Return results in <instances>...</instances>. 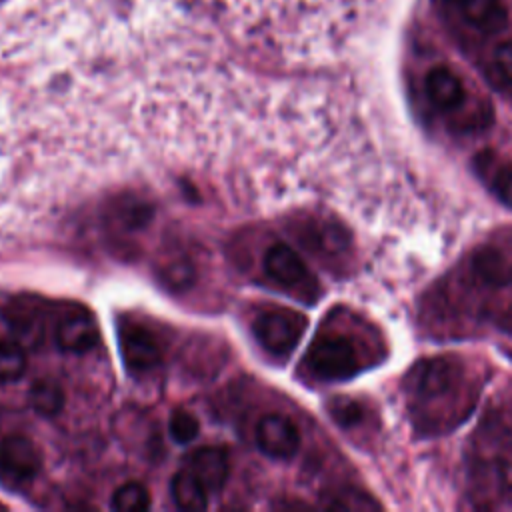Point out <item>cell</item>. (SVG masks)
I'll use <instances>...</instances> for the list:
<instances>
[{
    "instance_id": "obj_16",
    "label": "cell",
    "mask_w": 512,
    "mask_h": 512,
    "mask_svg": "<svg viewBox=\"0 0 512 512\" xmlns=\"http://www.w3.org/2000/svg\"><path fill=\"white\" fill-rule=\"evenodd\" d=\"M110 506L120 512H142L150 508V494L142 484L128 482L114 492Z\"/></svg>"
},
{
    "instance_id": "obj_21",
    "label": "cell",
    "mask_w": 512,
    "mask_h": 512,
    "mask_svg": "<svg viewBox=\"0 0 512 512\" xmlns=\"http://www.w3.org/2000/svg\"><path fill=\"white\" fill-rule=\"evenodd\" d=\"M494 64L498 68V72L512 82V40L510 42H502L496 46L494 50Z\"/></svg>"
},
{
    "instance_id": "obj_8",
    "label": "cell",
    "mask_w": 512,
    "mask_h": 512,
    "mask_svg": "<svg viewBox=\"0 0 512 512\" xmlns=\"http://www.w3.org/2000/svg\"><path fill=\"white\" fill-rule=\"evenodd\" d=\"M456 382V370L448 360L434 358L420 362L412 370V392L418 398H436L450 392Z\"/></svg>"
},
{
    "instance_id": "obj_2",
    "label": "cell",
    "mask_w": 512,
    "mask_h": 512,
    "mask_svg": "<svg viewBox=\"0 0 512 512\" xmlns=\"http://www.w3.org/2000/svg\"><path fill=\"white\" fill-rule=\"evenodd\" d=\"M306 330V318L294 310H268L260 314L252 332L260 346L276 356H288Z\"/></svg>"
},
{
    "instance_id": "obj_10",
    "label": "cell",
    "mask_w": 512,
    "mask_h": 512,
    "mask_svg": "<svg viewBox=\"0 0 512 512\" xmlns=\"http://www.w3.org/2000/svg\"><path fill=\"white\" fill-rule=\"evenodd\" d=\"M428 100L440 110L458 108L464 100V86L460 78L446 66H436L426 74L424 80Z\"/></svg>"
},
{
    "instance_id": "obj_18",
    "label": "cell",
    "mask_w": 512,
    "mask_h": 512,
    "mask_svg": "<svg viewBox=\"0 0 512 512\" xmlns=\"http://www.w3.org/2000/svg\"><path fill=\"white\" fill-rule=\"evenodd\" d=\"M332 416L336 422H340L342 426H354L362 420V406L354 400L348 398H338L332 404Z\"/></svg>"
},
{
    "instance_id": "obj_19",
    "label": "cell",
    "mask_w": 512,
    "mask_h": 512,
    "mask_svg": "<svg viewBox=\"0 0 512 512\" xmlns=\"http://www.w3.org/2000/svg\"><path fill=\"white\" fill-rule=\"evenodd\" d=\"M492 190L500 202L512 208V164H504L492 174Z\"/></svg>"
},
{
    "instance_id": "obj_13",
    "label": "cell",
    "mask_w": 512,
    "mask_h": 512,
    "mask_svg": "<svg viewBox=\"0 0 512 512\" xmlns=\"http://www.w3.org/2000/svg\"><path fill=\"white\" fill-rule=\"evenodd\" d=\"M28 400L34 412H38L44 418H52L62 410L66 396L62 386L54 378H40L30 386Z\"/></svg>"
},
{
    "instance_id": "obj_11",
    "label": "cell",
    "mask_w": 512,
    "mask_h": 512,
    "mask_svg": "<svg viewBox=\"0 0 512 512\" xmlns=\"http://www.w3.org/2000/svg\"><path fill=\"white\" fill-rule=\"evenodd\" d=\"M460 8L466 22L484 34H498L508 24V10L502 0H462Z\"/></svg>"
},
{
    "instance_id": "obj_17",
    "label": "cell",
    "mask_w": 512,
    "mask_h": 512,
    "mask_svg": "<svg viewBox=\"0 0 512 512\" xmlns=\"http://www.w3.org/2000/svg\"><path fill=\"white\" fill-rule=\"evenodd\" d=\"M170 436L178 442V444H188L192 442L196 436H198V430H200V424L198 420L186 412V410H174L172 416H170Z\"/></svg>"
},
{
    "instance_id": "obj_3",
    "label": "cell",
    "mask_w": 512,
    "mask_h": 512,
    "mask_svg": "<svg viewBox=\"0 0 512 512\" xmlns=\"http://www.w3.org/2000/svg\"><path fill=\"white\" fill-rule=\"evenodd\" d=\"M124 366L132 374L154 370L162 360V350L156 336L142 324L124 322L118 336Z\"/></svg>"
},
{
    "instance_id": "obj_15",
    "label": "cell",
    "mask_w": 512,
    "mask_h": 512,
    "mask_svg": "<svg viewBox=\"0 0 512 512\" xmlns=\"http://www.w3.org/2000/svg\"><path fill=\"white\" fill-rule=\"evenodd\" d=\"M26 370V352L18 342L0 340V384L16 382Z\"/></svg>"
},
{
    "instance_id": "obj_14",
    "label": "cell",
    "mask_w": 512,
    "mask_h": 512,
    "mask_svg": "<svg viewBox=\"0 0 512 512\" xmlns=\"http://www.w3.org/2000/svg\"><path fill=\"white\" fill-rule=\"evenodd\" d=\"M474 272L478 278L486 284L492 286H502L508 284V266H506V256L494 248V246H484L478 250V254L472 260Z\"/></svg>"
},
{
    "instance_id": "obj_5",
    "label": "cell",
    "mask_w": 512,
    "mask_h": 512,
    "mask_svg": "<svg viewBox=\"0 0 512 512\" xmlns=\"http://www.w3.org/2000/svg\"><path fill=\"white\" fill-rule=\"evenodd\" d=\"M256 444L266 456L288 460L300 448V432L290 418L282 414H266L256 426Z\"/></svg>"
},
{
    "instance_id": "obj_4",
    "label": "cell",
    "mask_w": 512,
    "mask_h": 512,
    "mask_svg": "<svg viewBox=\"0 0 512 512\" xmlns=\"http://www.w3.org/2000/svg\"><path fill=\"white\" fill-rule=\"evenodd\" d=\"M264 270L270 280H274L278 286H284L288 290H302L312 294L314 280L304 264V260L288 246V244H274L268 248L264 256Z\"/></svg>"
},
{
    "instance_id": "obj_1",
    "label": "cell",
    "mask_w": 512,
    "mask_h": 512,
    "mask_svg": "<svg viewBox=\"0 0 512 512\" xmlns=\"http://www.w3.org/2000/svg\"><path fill=\"white\" fill-rule=\"evenodd\" d=\"M308 370L320 380H346L360 368L356 348L344 336H318L306 354Z\"/></svg>"
},
{
    "instance_id": "obj_20",
    "label": "cell",
    "mask_w": 512,
    "mask_h": 512,
    "mask_svg": "<svg viewBox=\"0 0 512 512\" xmlns=\"http://www.w3.org/2000/svg\"><path fill=\"white\" fill-rule=\"evenodd\" d=\"M330 508H344V510H350V508H380L378 502L370 500L366 494H346V496H336L334 500L328 502Z\"/></svg>"
},
{
    "instance_id": "obj_12",
    "label": "cell",
    "mask_w": 512,
    "mask_h": 512,
    "mask_svg": "<svg viewBox=\"0 0 512 512\" xmlns=\"http://www.w3.org/2000/svg\"><path fill=\"white\" fill-rule=\"evenodd\" d=\"M170 492L176 506L182 510L200 512L208 506V490L190 470H182L174 474L170 482Z\"/></svg>"
},
{
    "instance_id": "obj_7",
    "label": "cell",
    "mask_w": 512,
    "mask_h": 512,
    "mask_svg": "<svg viewBox=\"0 0 512 512\" xmlns=\"http://www.w3.org/2000/svg\"><path fill=\"white\" fill-rule=\"evenodd\" d=\"M188 470L206 486L208 492H218L228 480L230 462L226 450L218 446H202L196 448L188 460Z\"/></svg>"
},
{
    "instance_id": "obj_22",
    "label": "cell",
    "mask_w": 512,
    "mask_h": 512,
    "mask_svg": "<svg viewBox=\"0 0 512 512\" xmlns=\"http://www.w3.org/2000/svg\"><path fill=\"white\" fill-rule=\"evenodd\" d=\"M446 2H456V4H460L462 0H446Z\"/></svg>"
},
{
    "instance_id": "obj_9",
    "label": "cell",
    "mask_w": 512,
    "mask_h": 512,
    "mask_svg": "<svg viewBox=\"0 0 512 512\" xmlns=\"http://www.w3.org/2000/svg\"><path fill=\"white\" fill-rule=\"evenodd\" d=\"M56 342L64 352L84 354L98 344V326L84 312L68 314L56 328Z\"/></svg>"
},
{
    "instance_id": "obj_6",
    "label": "cell",
    "mask_w": 512,
    "mask_h": 512,
    "mask_svg": "<svg viewBox=\"0 0 512 512\" xmlns=\"http://www.w3.org/2000/svg\"><path fill=\"white\" fill-rule=\"evenodd\" d=\"M42 468L40 448L26 436H8L0 442V472L16 482L32 480Z\"/></svg>"
}]
</instances>
